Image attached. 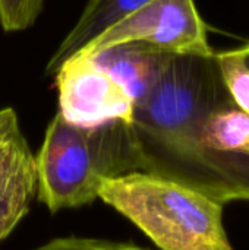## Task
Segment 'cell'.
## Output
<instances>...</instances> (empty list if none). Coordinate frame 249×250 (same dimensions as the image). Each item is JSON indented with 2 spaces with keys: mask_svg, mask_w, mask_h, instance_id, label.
Instances as JSON below:
<instances>
[{
  "mask_svg": "<svg viewBox=\"0 0 249 250\" xmlns=\"http://www.w3.org/2000/svg\"><path fill=\"white\" fill-rule=\"evenodd\" d=\"M150 1L153 0H90L75 26L48 60L45 67L47 75H54L66 60L76 56L106 29Z\"/></svg>",
  "mask_w": 249,
  "mask_h": 250,
  "instance_id": "8",
  "label": "cell"
},
{
  "mask_svg": "<svg viewBox=\"0 0 249 250\" xmlns=\"http://www.w3.org/2000/svg\"><path fill=\"white\" fill-rule=\"evenodd\" d=\"M59 114L72 125L95 127L113 120H132L135 101L92 57L73 56L53 75Z\"/></svg>",
  "mask_w": 249,
  "mask_h": 250,
  "instance_id": "5",
  "label": "cell"
},
{
  "mask_svg": "<svg viewBox=\"0 0 249 250\" xmlns=\"http://www.w3.org/2000/svg\"><path fill=\"white\" fill-rule=\"evenodd\" d=\"M35 155L13 108L0 110V243L28 215L37 198Z\"/></svg>",
  "mask_w": 249,
  "mask_h": 250,
  "instance_id": "6",
  "label": "cell"
},
{
  "mask_svg": "<svg viewBox=\"0 0 249 250\" xmlns=\"http://www.w3.org/2000/svg\"><path fill=\"white\" fill-rule=\"evenodd\" d=\"M216 53L172 54L153 89L134 105L142 171L226 205L249 201V160L217 154L201 136L205 117L229 101Z\"/></svg>",
  "mask_w": 249,
  "mask_h": 250,
  "instance_id": "1",
  "label": "cell"
},
{
  "mask_svg": "<svg viewBox=\"0 0 249 250\" xmlns=\"http://www.w3.org/2000/svg\"><path fill=\"white\" fill-rule=\"evenodd\" d=\"M201 136L204 145L217 154L249 160V116L232 100L205 117Z\"/></svg>",
  "mask_w": 249,
  "mask_h": 250,
  "instance_id": "9",
  "label": "cell"
},
{
  "mask_svg": "<svg viewBox=\"0 0 249 250\" xmlns=\"http://www.w3.org/2000/svg\"><path fill=\"white\" fill-rule=\"evenodd\" d=\"M35 250H148L139 248L134 243L113 242L107 239L82 237V236H66L53 239Z\"/></svg>",
  "mask_w": 249,
  "mask_h": 250,
  "instance_id": "12",
  "label": "cell"
},
{
  "mask_svg": "<svg viewBox=\"0 0 249 250\" xmlns=\"http://www.w3.org/2000/svg\"><path fill=\"white\" fill-rule=\"evenodd\" d=\"M38 201L50 212L79 208L98 198L104 179L142 171V155L129 122L95 127L69 123L59 113L35 155Z\"/></svg>",
  "mask_w": 249,
  "mask_h": 250,
  "instance_id": "2",
  "label": "cell"
},
{
  "mask_svg": "<svg viewBox=\"0 0 249 250\" xmlns=\"http://www.w3.org/2000/svg\"><path fill=\"white\" fill-rule=\"evenodd\" d=\"M216 57L232 103L249 116V67L230 50L216 53Z\"/></svg>",
  "mask_w": 249,
  "mask_h": 250,
  "instance_id": "10",
  "label": "cell"
},
{
  "mask_svg": "<svg viewBox=\"0 0 249 250\" xmlns=\"http://www.w3.org/2000/svg\"><path fill=\"white\" fill-rule=\"evenodd\" d=\"M144 42L172 54H213L207 26L194 0H153L106 29L76 56Z\"/></svg>",
  "mask_w": 249,
  "mask_h": 250,
  "instance_id": "4",
  "label": "cell"
},
{
  "mask_svg": "<svg viewBox=\"0 0 249 250\" xmlns=\"http://www.w3.org/2000/svg\"><path fill=\"white\" fill-rule=\"evenodd\" d=\"M44 0H0V25L6 32L31 28L43 10Z\"/></svg>",
  "mask_w": 249,
  "mask_h": 250,
  "instance_id": "11",
  "label": "cell"
},
{
  "mask_svg": "<svg viewBox=\"0 0 249 250\" xmlns=\"http://www.w3.org/2000/svg\"><path fill=\"white\" fill-rule=\"evenodd\" d=\"M98 198L161 250H233L223 207L210 196L147 171L104 179Z\"/></svg>",
  "mask_w": 249,
  "mask_h": 250,
  "instance_id": "3",
  "label": "cell"
},
{
  "mask_svg": "<svg viewBox=\"0 0 249 250\" xmlns=\"http://www.w3.org/2000/svg\"><path fill=\"white\" fill-rule=\"evenodd\" d=\"M230 51L233 54H236L249 67V41L245 42V44H242V45H239V47H236V48H232Z\"/></svg>",
  "mask_w": 249,
  "mask_h": 250,
  "instance_id": "13",
  "label": "cell"
},
{
  "mask_svg": "<svg viewBox=\"0 0 249 250\" xmlns=\"http://www.w3.org/2000/svg\"><path fill=\"white\" fill-rule=\"evenodd\" d=\"M170 56L172 53L144 42H125L90 57L107 70L138 103L153 89Z\"/></svg>",
  "mask_w": 249,
  "mask_h": 250,
  "instance_id": "7",
  "label": "cell"
}]
</instances>
